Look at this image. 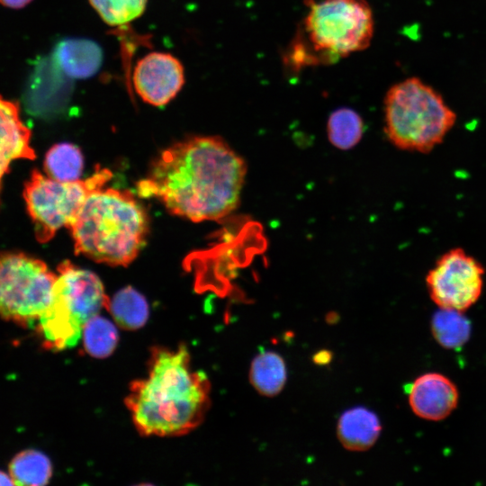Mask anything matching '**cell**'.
<instances>
[{"label": "cell", "mask_w": 486, "mask_h": 486, "mask_svg": "<svg viewBox=\"0 0 486 486\" xmlns=\"http://www.w3.org/2000/svg\"><path fill=\"white\" fill-rule=\"evenodd\" d=\"M247 166L217 136H195L165 149L137 184L173 214L193 221L220 220L240 199Z\"/></svg>", "instance_id": "1"}, {"label": "cell", "mask_w": 486, "mask_h": 486, "mask_svg": "<svg viewBox=\"0 0 486 486\" xmlns=\"http://www.w3.org/2000/svg\"><path fill=\"white\" fill-rule=\"evenodd\" d=\"M148 375L130 385L125 403L143 436H177L197 428L211 400L207 375L194 370L187 347L155 346Z\"/></svg>", "instance_id": "2"}, {"label": "cell", "mask_w": 486, "mask_h": 486, "mask_svg": "<svg viewBox=\"0 0 486 486\" xmlns=\"http://www.w3.org/2000/svg\"><path fill=\"white\" fill-rule=\"evenodd\" d=\"M68 228L76 255L97 263L126 266L145 242L148 220L130 192L103 187L87 197Z\"/></svg>", "instance_id": "3"}, {"label": "cell", "mask_w": 486, "mask_h": 486, "mask_svg": "<svg viewBox=\"0 0 486 486\" xmlns=\"http://www.w3.org/2000/svg\"><path fill=\"white\" fill-rule=\"evenodd\" d=\"M456 122L443 96L418 77L392 86L384 98V132L396 148L429 153Z\"/></svg>", "instance_id": "4"}, {"label": "cell", "mask_w": 486, "mask_h": 486, "mask_svg": "<svg viewBox=\"0 0 486 486\" xmlns=\"http://www.w3.org/2000/svg\"><path fill=\"white\" fill-rule=\"evenodd\" d=\"M58 272L50 302L37 326L43 346L52 350L74 346L86 322L107 310L110 302L94 273L69 261L62 262Z\"/></svg>", "instance_id": "5"}, {"label": "cell", "mask_w": 486, "mask_h": 486, "mask_svg": "<svg viewBox=\"0 0 486 486\" xmlns=\"http://www.w3.org/2000/svg\"><path fill=\"white\" fill-rule=\"evenodd\" d=\"M302 32L328 64L369 47L374 31L366 0H306Z\"/></svg>", "instance_id": "6"}, {"label": "cell", "mask_w": 486, "mask_h": 486, "mask_svg": "<svg viewBox=\"0 0 486 486\" xmlns=\"http://www.w3.org/2000/svg\"><path fill=\"white\" fill-rule=\"evenodd\" d=\"M112 178L106 168L98 167L86 179L61 182L33 170L23 192L36 238L50 241L62 227H68L87 197Z\"/></svg>", "instance_id": "7"}, {"label": "cell", "mask_w": 486, "mask_h": 486, "mask_svg": "<svg viewBox=\"0 0 486 486\" xmlns=\"http://www.w3.org/2000/svg\"><path fill=\"white\" fill-rule=\"evenodd\" d=\"M41 260L20 252L0 255V317L28 327L48 308L57 280Z\"/></svg>", "instance_id": "8"}, {"label": "cell", "mask_w": 486, "mask_h": 486, "mask_svg": "<svg viewBox=\"0 0 486 486\" xmlns=\"http://www.w3.org/2000/svg\"><path fill=\"white\" fill-rule=\"evenodd\" d=\"M485 268L462 248L441 255L429 269L426 284L431 300L441 309L464 312L481 297Z\"/></svg>", "instance_id": "9"}, {"label": "cell", "mask_w": 486, "mask_h": 486, "mask_svg": "<svg viewBox=\"0 0 486 486\" xmlns=\"http://www.w3.org/2000/svg\"><path fill=\"white\" fill-rule=\"evenodd\" d=\"M132 80L136 93L145 103L164 106L182 89L184 67L169 53L151 52L137 62Z\"/></svg>", "instance_id": "10"}, {"label": "cell", "mask_w": 486, "mask_h": 486, "mask_svg": "<svg viewBox=\"0 0 486 486\" xmlns=\"http://www.w3.org/2000/svg\"><path fill=\"white\" fill-rule=\"evenodd\" d=\"M408 394L412 411L427 420L446 418L458 403V391L454 383L436 373L418 377L410 385Z\"/></svg>", "instance_id": "11"}, {"label": "cell", "mask_w": 486, "mask_h": 486, "mask_svg": "<svg viewBox=\"0 0 486 486\" xmlns=\"http://www.w3.org/2000/svg\"><path fill=\"white\" fill-rule=\"evenodd\" d=\"M30 140L31 130L20 118L19 105L0 95V186L12 161L35 158Z\"/></svg>", "instance_id": "12"}, {"label": "cell", "mask_w": 486, "mask_h": 486, "mask_svg": "<svg viewBox=\"0 0 486 486\" xmlns=\"http://www.w3.org/2000/svg\"><path fill=\"white\" fill-rule=\"evenodd\" d=\"M104 54L94 40L82 38L64 39L54 49L53 60L68 78L93 76L101 68Z\"/></svg>", "instance_id": "13"}, {"label": "cell", "mask_w": 486, "mask_h": 486, "mask_svg": "<svg viewBox=\"0 0 486 486\" xmlns=\"http://www.w3.org/2000/svg\"><path fill=\"white\" fill-rule=\"evenodd\" d=\"M381 429L380 420L374 412L364 407H355L340 416L337 434L346 449L365 451L375 444Z\"/></svg>", "instance_id": "14"}, {"label": "cell", "mask_w": 486, "mask_h": 486, "mask_svg": "<svg viewBox=\"0 0 486 486\" xmlns=\"http://www.w3.org/2000/svg\"><path fill=\"white\" fill-rule=\"evenodd\" d=\"M286 365L283 357L273 351H263L252 361L249 381L257 392L266 397L277 395L286 382Z\"/></svg>", "instance_id": "15"}, {"label": "cell", "mask_w": 486, "mask_h": 486, "mask_svg": "<svg viewBox=\"0 0 486 486\" xmlns=\"http://www.w3.org/2000/svg\"><path fill=\"white\" fill-rule=\"evenodd\" d=\"M9 474L14 485H46L52 475L50 459L43 453L28 449L18 453L10 462Z\"/></svg>", "instance_id": "16"}, {"label": "cell", "mask_w": 486, "mask_h": 486, "mask_svg": "<svg viewBox=\"0 0 486 486\" xmlns=\"http://www.w3.org/2000/svg\"><path fill=\"white\" fill-rule=\"evenodd\" d=\"M107 310L121 328L137 329L141 328L148 317L146 299L130 286L120 290L110 300Z\"/></svg>", "instance_id": "17"}, {"label": "cell", "mask_w": 486, "mask_h": 486, "mask_svg": "<svg viewBox=\"0 0 486 486\" xmlns=\"http://www.w3.org/2000/svg\"><path fill=\"white\" fill-rule=\"evenodd\" d=\"M431 331L440 346L456 349L468 341L471 323L462 311L440 308L432 318Z\"/></svg>", "instance_id": "18"}, {"label": "cell", "mask_w": 486, "mask_h": 486, "mask_svg": "<svg viewBox=\"0 0 486 486\" xmlns=\"http://www.w3.org/2000/svg\"><path fill=\"white\" fill-rule=\"evenodd\" d=\"M47 175L58 181L72 182L80 178L84 158L80 149L71 143H58L49 149L44 160Z\"/></svg>", "instance_id": "19"}, {"label": "cell", "mask_w": 486, "mask_h": 486, "mask_svg": "<svg viewBox=\"0 0 486 486\" xmlns=\"http://www.w3.org/2000/svg\"><path fill=\"white\" fill-rule=\"evenodd\" d=\"M362 117L351 108H339L330 113L327 123L329 142L339 149L354 148L364 134Z\"/></svg>", "instance_id": "20"}, {"label": "cell", "mask_w": 486, "mask_h": 486, "mask_svg": "<svg viewBox=\"0 0 486 486\" xmlns=\"http://www.w3.org/2000/svg\"><path fill=\"white\" fill-rule=\"evenodd\" d=\"M85 350L94 357L109 356L118 343L114 325L101 316H94L85 325L82 332Z\"/></svg>", "instance_id": "21"}, {"label": "cell", "mask_w": 486, "mask_h": 486, "mask_svg": "<svg viewBox=\"0 0 486 486\" xmlns=\"http://www.w3.org/2000/svg\"><path fill=\"white\" fill-rule=\"evenodd\" d=\"M102 20L112 26L123 25L140 17L147 0H89Z\"/></svg>", "instance_id": "22"}, {"label": "cell", "mask_w": 486, "mask_h": 486, "mask_svg": "<svg viewBox=\"0 0 486 486\" xmlns=\"http://www.w3.org/2000/svg\"><path fill=\"white\" fill-rule=\"evenodd\" d=\"M32 0H0V3L10 8H22L30 4Z\"/></svg>", "instance_id": "23"}, {"label": "cell", "mask_w": 486, "mask_h": 486, "mask_svg": "<svg viewBox=\"0 0 486 486\" xmlns=\"http://www.w3.org/2000/svg\"><path fill=\"white\" fill-rule=\"evenodd\" d=\"M0 485H14V482L10 474L0 470Z\"/></svg>", "instance_id": "24"}]
</instances>
